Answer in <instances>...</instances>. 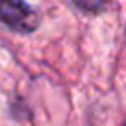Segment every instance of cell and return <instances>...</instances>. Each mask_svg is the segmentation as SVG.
<instances>
[{"label": "cell", "mask_w": 126, "mask_h": 126, "mask_svg": "<svg viewBox=\"0 0 126 126\" xmlns=\"http://www.w3.org/2000/svg\"><path fill=\"white\" fill-rule=\"evenodd\" d=\"M81 10H87V12H98L108 0H73Z\"/></svg>", "instance_id": "7a4b0ae2"}, {"label": "cell", "mask_w": 126, "mask_h": 126, "mask_svg": "<svg viewBox=\"0 0 126 126\" xmlns=\"http://www.w3.org/2000/svg\"><path fill=\"white\" fill-rule=\"evenodd\" d=\"M0 20L20 33H30L37 28V14L26 0H0Z\"/></svg>", "instance_id": "6da1fadb"}]
</instances>
